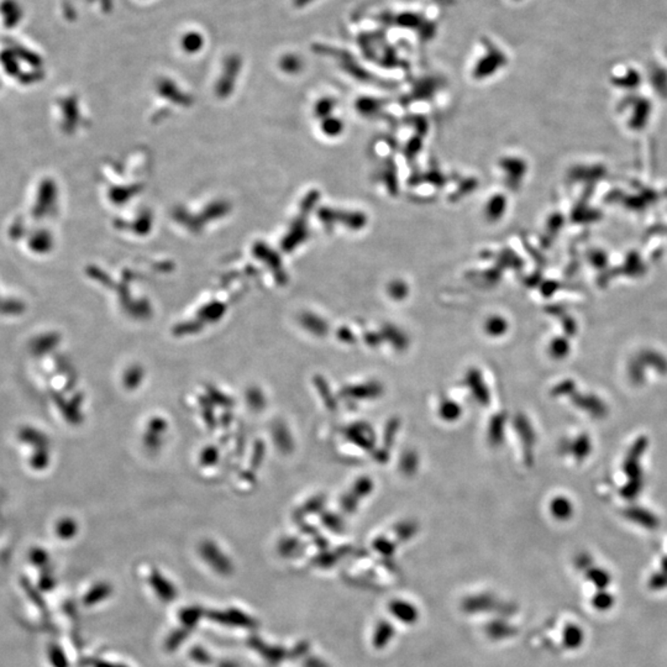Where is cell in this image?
I'll return each instance as SVG.
<instances>
[{"instance_id":"cell-1","label":"cell","mask_w":667,"mask_h":667,"mask_svg":"<svg viewBox=\"0 0 667 667\" xmlns=\"http://www.w3.org/2000/svg\"><path fill=\"white\" fill-rule=\"evenodd\" d=\"M202 552L207 557L205 560L211 561L214 558V566H216V570H219L221 572H224L229 568V561L226 560L224 555H221V552L218 550V547L214 544H210V543L204 544L202 546Z\"/></svg>"},{"instance_id":"cell-2","label":"cell","mask_w":667,"mask_h":667,"mask_svg":"<svg viewBox=\"0 0 667 667\" xmlns=\"http://www.w3.org/2000/svg\"><path fill=\"white\" fill-rule=\"evenodd\" d=\"M203 38L198 33H188L182 39V46L188 51H197L202 47Z\"/></svg>"},{"instance_id":"cell-3","label":"cell","mask_w":667,"mask_h":667,"mask_svg":"<svg viewBox=\"0 0 667 667\" xmlns=\"http://www.w3.org/2000/svg\"><path fill=\"white\" fill-rule=\"evenodd\" d=\"M143 372L140 369H130L127 373V385L129 387H136L140 383Z\"/></svg>"},{"instance_id":"cell-4","label":"cell","mask_w":667,"mask_h":667,"mask_svg":"<svg viewBox=\"0 0 667 667\" xmlns=\"http://www.w3.org/2000/svg\"><path fill=\"white\" fill-rule=\"evenodd\" d=\"M310 1H314V0H294V4H296V6H298V8H303V6L309 4Z\"/></svg>"}]
</instances>
